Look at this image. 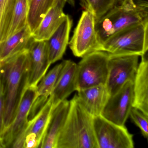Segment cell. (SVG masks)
<instances>
[{
  "mask_svg": "<svg viewBox=\"0 0 148 148\" xmlns=\"http://www.w3.org/2000/svg\"><path fill=\"white\" fill-rule=\"evenodd\" d=\"M108 74L106 86L110 97L129 81H134L138 68L139 55L109 53Z\"/></svg>",
  "mask_w": 148,
  "mask_h": 148,
  "instance_id": "cell-6",
  "label": "cell"
},
{
  "mask_svg": "<svg viewBox=\"0 0 148 148\" xmlns=\"http://www.w3.org/2000/svg\"><path fill=\"white\" fill-rule=\"evenodd\" d=\"M67 117L59 137L57 148H98L93 117L80 103L77 94L70 100Z\"/></svg>",
  "mask_w": 148,
  "mask_h": 148,
  "instance_id": "cell-2",
  "label": "cell"
},
{
  "mask_svg": "<svg viewBox=\"0 0 148 148\" xmlns=\"http://www.w3.org/2000/svg\"><path fill=\"white\" fill-rule=\"evenodd\" d=\"M70 102L66 99L54 107L40 148H57L58 140L67 117Z\"/></svg>",
  "mask_w": 148,
  "mask_h": 148,
  "instance_id": "cell-15",
  "label": "cell"
},
{
  "mask_svg": "<svg viewBox=\"0 0 148 148\" xmlns=\"http://www.w3.org/2000/svg\"><path fill=\"white\" fill-rule=\"evenodd\" d=\"M62 1L66 3V2L69 3L70 5H71L72 6H74L75 4V2H74V0H61Z\"/></svg>",
  "mask_w": 148,
  "mask_h": 148,
  "instance_id": "cell-27",
  "label": "cell"
},
{
  "mask_svg": "<svg viewBox=\"0 0 148 148\" xmlns=\"http://www.w3.org/2000/svg\"><path fill=\"white\" fill-rule=\"evenodd\" d=\"M28 51L29 63L27 87L37 86L51 64L49 60L46 40H34Z\"/></svg>",
  "mask_w": 148,
  "mask_h": 148,
  "instance_id": "cell-12",
  "label": "cell"
},
{
  "mask_svg": "<svg viewBox=\"0 0 148 148\" xmlns=\"http://www.w3.org/2000/svg\"><path fill=\"white\" fill-rule=\"evenodd\" d=\"M73 21L69 15L65 18L55 32L47 41L48 56L51 64L63 58L69 44V36Z\"/></svg>",
  "mask_w": 148,
  "mask_h": 148,
  "instance_id": "cell-18",
  "label": "cell"
},
{
  "mask_svg": "<svg viewBox=\"0 0 148 148\" xmlns=\"http://www.w3.org/2000/svg\"><path fill=\"white\" fill-rule=\"evenodd\" d=\"M63 62L55 66L41 79L37 86L36 96L29 115V120L33 118L45 105L52 93Z\"/></svg>",
  "mask_w": 148,
  "mask_h": 148,
  "instance_id": "cell-19",
  "label": "cell"
},
{
  "mask_svg": "<svg viewBox=\"0 0 148 148\" xmlns=\"http://www.w3.org/2000/svg\"><path fill=\"white\" fill-rule=\"evenodd\" d=\"M109 53L94 51L82 57L77 64L76 91L106 85L108 74Z\"/></svg>",
  "mask_w": 148,
  "mask_h": 148,
  "instance_id": "cell-5",
  "label": "cell"
},
{
  "mask_svg": "<svg viewBox=\"0 0 148 148\" xmlns=\"http://www.w3.org/2000/svg\"><path fill=\"white\" fill-rule=\"evenodd\" d=\"M34 39L28 25L5 40L0 42V63L28 50Z\"/></svg>",
  "mask_w": 148,
  "mask_h": 148,
  "instance_id": "cell-20",
  "label": "cell"
},
{
  "mask_svg": "<svg viewBox=\"0 0 148 148\" xmlns=\"http://www.w3.org/2000/svg\"><path fill=\"white\" fill-rule=\"evenodd\" d=\"M69 44L73 55L79 58L95 51L98 45L96 19L90 11L82 12Z\"/></svg>",
  "mask_w": 148,
  "mask_h": 148,
  "instance_id": "cell-9",
  "label": "cell"
},
{
  "mask_svg": "<svg viewBox=\"0 0 148 148\" xmlns=\"http://www.w3.org/2000/svg\"><path fill=\"white\" fill-rule=\"evenodd\" d=\"M77 97L84 109L92 116H100L110 97L105 85L77 91Z\"/></svg>",
  "mask_w": 148,
  "mask_h": 148,
  "instance_id": "cell-14",
  "label": "cell"
},
{
  "mask_svg": "<svg viewBox=\"0 0 148 148\" xmlns=\"http://www.w3.org/2000/svg\"><path fill=\"white\" fill-rule=\"evenodd\" d=\"M148 19V4H139L135 0H122L119 4L118 2L96 21V48L115 34Z\"/></svg>",
  "mask_w": 148,
  "mask_h": 148,
  "instance_id": "cell-3",
  "label": "cell"
},
{
  "mask_svg": "<svg viewBox=\"0 0 148 148\" xmlns=\"http://www.w3.org/2000/svg\"><path fill=\"white\" fill-rule=\"evenodd\" d=\"M118 2V0H80L82 6L93 14L96 21L105 14Z\"/></svg>",
  "mask_w": 148,
  "mask_h": 148,
  "instance_id": "cell-24",
  "label": "cell"
},
{
  "mask_svg": "<svg viewBox=\"0 0 148 148\" xmlns=\"http://www.w3.org/2000/svg\"><path fill=\"white\" fill-rule=\"evenodd\" d=\"M28 9L27 0H17L12 15L7 38L19 32L27 25Z\"/></svg>",
  "mask_w": 148,
  "mask_h": 148,
  "instance_id": "cell-22",
  "label": "cell"
},
{
  "mask_svg": "<svg viewBox=\"0 0 148 148\" xmlns=\"http://www.w3.org/2000/svg\"><path fill=\"white\" fill-rule=\"evenodd\" d=\"M56 0H32L29 6L27 24L32 33L38 28Z\"/></svg>",
  "mask_w": 148,
  "mask_h": 148,
  "instance_id": "cell-21",
  "label": "cell"
},
{
  "mask_svg": "<svg viewBox=\"0 0 148 148\" xmlns=\"http://www.w3.org/2000/svg\"><path fill=\"white\" fill-rule=\"evenodd\" d=\"M37 86H28L25 90L14 120L2 136L6 148L12 147L27 125L30 110L36 97Z\"/></svg>",
  "mask_w": 148,
  "mask_h": 148,
  "instance_id": "cell-11",
  "label": "cell"
},
{
  "mask_svg": "<svg viewBox=\"0 0 148 148\" xmlns=\"http://www.w3.org/2000/svg\"><path fill=\"white\" fill-rule=\"evenodd\" d=\"M4 97L3 86L0 76V137H2L5 131L4 120Z\"/></svg>",
  "mask_w": 148,
  "mask_h": 148,
  "instance_id": "cell-26",
  "label": "cell"
},
{
  "mask_svg": "<svg viewBox=\"0 0 148 148\" xmlns=\"http://www.w3.org/2000/svg\"><path fill=\"white\" fill-rule=\"evenodd\" d=\"M66 3L56 0L55 4L47 13L38 28L32 33L35 41L47 40L55 32L65 18L63 12Z\"/></svg>",
  "mask_w": 148,
  "mask_h": 148,
  "instance_id": "cell-16",
  "label": "cell"
},
{
  "mask_svg": "<svg viewBox=\"0 0 148 148\" xmlns=\"http://www.w3.org/2000/svg\"><path fill=\"white\" fill-rule=\"evenodd\" d=\"M63 65L58 77L52 93L50 96L55 106L66 99L76 91L77 64L71 60L63 61Z\"/></svg>",
  "mask_w": 148,
  "mask_h": 148,
  "instance_id": "cell-13",
  "label": "cell"
},
{
  "mask_svg": "<svg viewBox=\"0 0 148 148\" xmlns=\"http://www.w3.org/2000/svg\"><path fill=\"white\" fill-rule=\"evenodd\" d=\"M94 134L98 148H133V135L125 126L114 123L100 116L93 117Z\"/></svg>",
  "mask_w": 148,
  "mask_h": 148,
  "instance_id": "cell-7",
  "label": "cell"
},
{
  "mask_svg": "<svg viewBox=\"0 0 148 148\" xmlns=\"http://www.w3.org/2000/svg\"><path fill=\"white\" fill-rule=\"evenodd\" d=\"M129 116L132 121L139 128L145 138L148 137V116L137 108L132 107Z\"/></svg>",
  "mask_w": 148,
  "mask_h": 148,
  "instance_id": "cell-25",
  "label": "cell"
},
{
  "mask_svg": "<svg viewBox=\"0 0 148 148\" xmlns=\"http://www.w3.org/2000/svg\"><path fill=\"white\" fill-rule=\"evenodd\" d=\"M16 1L17 0H0V42L7 39Z\"/></svg>",
  "mask_w": 148,
  "mask_h": 148,
  "instance_id": "cell-23",
  "label": "cell"
},
{
  "mask_svg": "<svg viewBox=\"0 0 148 148\" xmlns=\"http://www.w3.org/2000/svg\"><path fill=\"white\" fill-rule=\"evenodd\" d=\"M148 49V19L115 34L99 45L95 51L142 56Z\"/></svg>",
  "mask_w": 148,
  "mask_h": 148,
  "instance_id": "cell-4",
  "label": "cell"
},
{
  "mask_svg": "<svg viewBox=\"0 0 148 148\" xmlns=\"http://www.w3.org/2000/svg\"><path fill=\"white\" fill-rule=\"evenodd\" d=\"M29 63L27 50L0 63V76L4 97L5 132L14 120L26 88Z\"/></svg>",
  "mask_w": 148,
  "mask_h": 148,
  "instance_id": "cell-1",
  "label": "cell"
},
{
  "mask_svg": "<svg viewBox=\"0 0 148 148\" xmlns=\"http://www.w3.org/2000/svg\"><path fill=\"white\" fill-rule=\"evenodd\" d=\"M54 106L51 97L14 142L12 148H38L45 137Z\"/></svg>",
  "mask_w": 148,
  "mask_h": 148,
  "instance_id": "cell-8",
  "label": "cell"
},
{
  "mask_svg": "<svg viewBox=\"0 0 148 148\" xmlns=\"http://www.w3.org/2000/svg\"><path fill=\"white\" fill-rule=\"evenodd\" d=\"M31 1L32 0H27V1H28V5H30V3H31Z\"/></svg>",
  "mask_w": 148,
  "mask_h": 148,
  "instance_id": "cell-29",
  "label": "cell"
},
{
  "mask_svg": "<svg viewBox=\"0 0 148 148\" xmlns=\"http://www.w3.org/2000/svg\"><path fill=\"white\" fill-rule=\"evenodd\" d=\"M133 81V102L132 107L140 110L148 116V53L141 56Z\"/></svg>",
  "mask_w": 148,
  "mask_h": 148,
  "instance_id": "cell-17",
  "label": "cell"
},
{
  "mask_svg": "<svg viewBox=\"0 0 148 148\" xmlns=\"http://www.w3.org/2000/svg\"><path fill=\"white\" fill-rule=\"evenodd\" d=\"M6 148L3 138L0 137V148Z\"/></svg>",
  "mask_w": 148,
  "mask_h": 148,
  "instance_id": "cell-28",
  "label": "cell"
},
{
  "mask_svg": "<svg viewBox=\"0 0 148 148\" xmlns=\"http://www.w3.org/2000/svg\"><path fill=\"white\" fill-rule=\"evenodd\" d=\"M133 81H128L117 92L110 96L101 116L114 123L125 126L133 105Z\"/></svg>",
  "mask_w": 148,
  "mask_h": 148,
  "instance_id": "cell-10",
  "label": "cell"
}]
</instances>
